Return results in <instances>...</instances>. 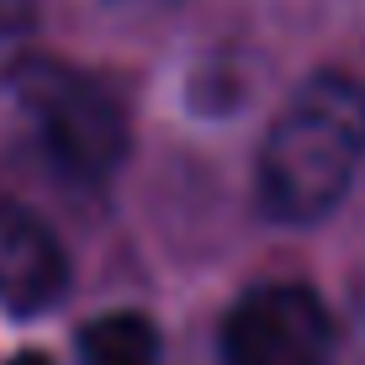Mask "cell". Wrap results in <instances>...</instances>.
Listing matches in <instances>:
<instances>
[{
	"label": "cell",
	"mask_w": 365,
	"mask_h": 365,
	"mask_svg": "<svg viewBox=\"0 0 365 365\" xmlns=\"http://www.w3.org/2000/svg\"><path fill=\"white\" fill-rule=\"evenodd\" d=\"M365 170V85L344 69H323L270 122L255 159L259 212L286 228H312Z\"/></svg>",
	"instance_id": "1"
},
{
	"label": "cell",
	"mask_w": 365,
	"mask_h": 365,
	"mask_svg": "<svg viewBox=\"0 0 365 365\" xmlns=\"http://www.w3.org/2000/svg\"><path fill=\"white\" fill-rule=\"evenodd\" d=\"M16 96L27 106L37 148L64 180L101 191L122 170L128 143H133V122H128L122 96L106 80L53 64V58H32L16 74Z\"/></svg>",
	"instance_id": "2"
},
{
	"label": "cell",
	"mask_w": 365,
	"mask_h": 365,
	"mask_svg": "<svg viewBox=\"0 0 365 365\" xmlns=\"http://www.w3.org/2000/svg\"><path fill=\"white\" fill-rule=\"evenodd\" d=\"M222 365H339V329L318 292L259 281L222 318Z\"/></svg>",
	"instance_id": "3"
},
{
	"label": "cell",
	"mask_w": 365,
	"mask_h": 365,
	"mask_svg": "<svg viewBox=\"0 0 365 365\" xmlns=\"http://www.w3.org/2000/svg\"><path fill=\"white\" fill-rule=\"evenodd\" d=\"M69 292V255L32 207L0 196V307L16 318L58 307Z\"/></svg>",
	"instance_id": "4"
},
{
	"label": "cell",
	"mask_w": 365,
	"mask_h": 365,
	"mask_svg": "<svg viewBox=\"0 0 365 365\" xmlns=\"http://www.w3.org/2000/svg\"><path fill=\"white\" fill-rule=\"evenodd\" d=\"M80 365H170V349L154 318L101 312L80 329Z\"/></svg>",
	"instance_id": "5"
},
{
	"label": "cell",
	"mask_w": 365,
	"mask_h": 365,
	"mask_svg": "<svg viewBox=\"0 0 365 365\" xmlns=\"http://www.w3.org/2000/svg\"><path fill=\"white\" fill-rule=\"evenodd\" d=\"M37 6L32 0H0V85H16V74L32 64Z\"/></svg>",
	"instance_id": "6"
},
{
	"label": "cell",
	"mask_w": 365,
	"mask_h": 365,
	"mask_svg": "<svg viewBox=\"0 0 365 365\" xmlns=\"http://www.w3.org/2000/svg\"><path fill=\"white\" fill-rule=\"evenodd\" d=\"M106 6L133 11V16H159V11H175V6H185V0H106Z\"/></svg>",
	"instance_id": "7"
},
{
	"label": "cell",
	"mask_w": 365,
	"mask_h": 365,
	"mask_svg": "<svg viewBox=\"0 0 365 365\" xmlns=\"http://www.w3.org/2000/svg\"><path fill=\"white\" fill-rule=\"evenodd\" d=\"M0 365H53V360H48L43 349H21V355H6Z\"/></svg>",
	"instance_id": "8"
}]
</instances>
